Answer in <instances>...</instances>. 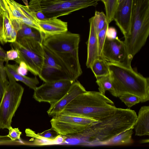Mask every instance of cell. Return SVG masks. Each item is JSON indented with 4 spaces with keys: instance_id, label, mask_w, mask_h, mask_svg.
Segmentation results:
<instances>
[{
    "instance_id": "obj_23",
    "label": "cell",
    "mask_w": 149,
    "mask_h": 149,
    "mask_svg": "<svg viewBox=\"0 0 149 149\" xmlns=\"http://www.w3.org/2000/svg\"><path fill=\"white\" fill-rule=\"evenodd\" d=\"M93 17L95 27L97 34L108 24L106 16L103 12L96 11Z\"/></svg>"
},
{
    "instance_id": "obj_17",
    "label": "cell",
    "mask_w": 149,
    "mask_h": 149,
    "mask_svg": "<svg viewBox=\"0 0 149 149\" xmlns=\"http://www.w3.org/2000/svg\"><path fill=\"white\" fill-rule=\"evenodd\" d=\"M18 66L17 64L11 65L9 64L8 62H6L4 68L6 72L11 75L16 81H21L29 88L35 90L39 84L38 78L36 76L32 78L19 74L17 71Z\"/></svg>"
},
{
    "instance_id": "obj_4",
    "label": "cell",
    "mask_w": 149,
    "mask_h": 149,
    "mask_svg": "<svg viewBox=\"0 0 149 149\" xmlns=\"http://www.w3.org/2000/svg\"><path fill=\"white\" fill-rule=\"evenodd\" d=\"M40 35L43 46L64 62L78 77L80 76L82 72L79 57V35L68 31L54 35Z\"/></svg>"
},
{
    "instance_id": "obj_2",
    "label": "cell",
    "mask_w": 149,
    "mask_h": 149,
    "mask_svg": "<svg viewBox=\"0 0 149 149\" xmlns=\"http://www.w3.org/2000/svg\"><path fill=\"white\" fill-rule=\"evenodd\" d=\"M112 88L109 91L119 97L125 93L138 96L141 103L149 100V79L143 76L131 66L108 62Z\"/></svg>"
},
{
    "instance_id": "obj_20",
    "label": "cell",
    "mask_w": 149,
    "mask_h": 149,
    "mask_svg": "<svg viewBox=\"0 0 149 149\" xmlns=\"http://www.w3.org/2000/svg\"><path fill=\"white\" fill-rule=\"evenodd\" d=\"M90 68L96 78L109 74L108 62L102 58H99L95 59L92 63Z\"/></svg>"
},
{
    "instance_id": "obj_36",
    "label": "cell",
    "mask_w": 149,
    "mask_h": 149,
    "mask_svg": "<svg viewBox=\"0 0 149 149\" xmlns=\"http://www.w3.org/2000/svg\"><path fill=\"white\" fill-rule=\"evenodd\" d=\"M35 14L37 18L40 20H44L48 19L44 15L41 11L35 12Z\"/></svg>"
},
{
    "instance_id": "obj_26",
    "label": "cell",
    "mask_w": 149,
    "mask_h": 149,
    "mask_svg": "<svg viewBox=\"0 0 149 149\" xmlns=\"http://www.w3.org/2000/svg\"><path fill=\"white\" fill-rule=\"evenodd\" d=\"M109 27V25L107 24L97 34L98 53L99 57L100 58H102V50L106 38V31Z\"/></svg>"
},
{
    "instance_id": "obj_34",
    "label": "cell",
    "mask_w": 149,
    "mask_h": 149,
    "mask_svg": "<svg viewBox=\"0 0 149 149\" xmlns=\"http://www.w3.org/2000/svg\"><path fill=\"white\" fill-rule=\"evenodd\" d=\"M3 14L0 13V42L3 44Z\"/></svg>"
},
{
    "instance_id": "obj_12",
    "label": "cell",
    "mask_w": 149,
    "mask_h": 149,
    "mask_svg": "<svg viewBox=\"0 0 149 149\" xmlns=\"http://www.w3.org/2000/svg\"><path fill=\"white\" fill-rule=\"evenodd\" d=\"M133 0H122L119 3L114 17L116 24L124 36L129 33Z\"/></svg>"
},
{
    "instance_id": "obj_30",
    "label": "cell",
    "mask_w": 149,
    "mask_h": 149,
    "mask_svg": "<svg viewBox=\"0 0 149 149\" xmlns=\"http://www.w3.org/2000/svg\"><path fill=\"white\" fill-rule=\"evenodd\" d=\"M11 49L6 52V56L7 61L13 60L15 61L18 57V53L17 51L11 47Z\"/></svg>"
},
{
    "instance_id": "obj_42",
    "label": "cell",
    "mask_w": 149,
    "mask_h": 149,
    "mask_svg": "<svg viewBox=\"0 0 149 149\" xmlns=\"http://www.w3.org/2000/svg\"><path fill=\"white\" fill-rule=\"evenodd\" d=\"M122 0H119V3Z\"/></svg>"
},
{
    "instance_id": "obj_31",
    "label": "cell",
    "mask_w": 149,
    "mask_h": 149,
    "mask_svg": "<svg viewBox=\"0 0 149 149\" xmlns=\"http://www.w3.org/2000/svg\"><path fill=\"white\" fill-rule=\"evenodd\" d=\"M117 35L116 29L113 27H109L106 31V38L110 40L113 39L117 37Z\"/></svg>"
},
{
    "instance_id": "obj_37",
    "label": "cell",
    "mask_w": 149,
    "mask_h": 149,
    "mask_svg": "<svg viewBox=\"0 0 149 149\" xmlns=\"http://www.w3.org/2000/svg\"><path fill=\"white\" fill-rule=\"evenodd\" d=\"M41 0H31L28 4L29 8H30L33 6L35 5Z\"/></svg>"
},
{
    "instance_id": "obj_8",
    "label": "cell",
    "mask_w": 149,
    "mask_h": 149,
    "mask_svg": "<svg viewBox=\"0 0 149 149\" xmlns=\"http://www.w3.org/2000/svg\"><path fill=\"white\" fill-rule=\"evenodd\" d=\"M43 47L45 59L38 75L41 80L45 82L77 80L78 77L64 62L46 47Z\"/></svg>"
},
{
    "instance_id": "obj_39",
    "label": "cell",
    "mask_w": 149,
    "mask_h": 149,
    "mask_svg": "<svg viewBox=\"0 0 149 149\" xmlns=\"http://www.w3.org/2000/svg\"><path fill=\"white\" fill-rule=\"evenodd\" d=\"M24 3L26 5V6L27 7H29L28 4V1L27 0H22Z\"/></svg>"
},
{
    "instance_id": "obj_29",
    "label": "cell",
    "mask_w": 149,
    "mask_h": 149,
    "mask_svg": "<svg viewBox=\"0 0 149 149\" xmlns=\"http://www.w3.org/2000/svg\"><path fill=\"white\" fill-rule=\"evenodd\" d=\"M9 133L7 136L13 141L19 139L22 132L18 128H13L11 126L8 128Z\"/></svg>"
},
{
    "instance_id": "obj_25",
    "label": "cell",
    "mask_w": 149,
    "mask_h": 149,
    "mask_svg": "<svg viewBox=\"0 0 149 149\" xmlns=\"http://www.w3.org/2000/svg\"><path fill=\"white\" fill-rule=\"evenodd\" d=\"M119 97L129 108L141 102L138 96L131 94H124L122 95Z\"/></svg>"
},
{
    "instance_id": "obj_6",
    "label": "cell",
    "mask_w": 149,
    "mask_h": 149,
    "mask_svg": "<svg viewBox=\"0 0 149 149\" xmlns=\"http://www.w3.org/2000/svg\"><path fill=\"white\" fill-rule=\"evenodd\" d=\"M100 0H41L29 8L41 12L47 19L57 18L89 6L96 7Z\"/></svg>"
},
{
    "instance_id": "obj_16",
    "label": "cell",
    "mask_w": 149,
    "mask_h": 149,
    "mask_svg": "<svg viewBox=\"0 0 149 149\" xmlns=\"http://www.w3.org/2000/svg\"><path fill=\"white\" fill-rule=\"evenodd\" d=\"M136 136L149 135V106H144L139 109L134 126Z\"/></svg>"
},
{
    "instance_id": "obj_7",
    "label": "cell",
    "mask_w": 149,
    "mask_h": 149,
    "mask_svg": "<svg viewBox=\"0 0 149 149\" xmlns=\"http://www.w3.org/2000/svg\"><path fill=\"white\" fill-rule=\"evenodd\" d=\"M9 83L0 104V129H8L20 104L24 88L14 78L6 73Z\"/></svg>"
},
{
    "instance_id": "obj_22",
    "label": "cell",
    "mask_w": 149,
    "mask_h": 149,
    "mask_svg": "<svg viewBox=\"0 0 149 149\" xmlns=\"http://www.w3.org/2000/svg\"><path fill=\"white\" fill-rule=\"evenodd\" d=\"M119 3V0H107L105 6L108 24L113 21L114 16Z\"/></svg>"
},
{
    "instance_id": "obj_9",
    "label": "cell",
    "mask_w": 149,
    "mask_h": 149,
    "mask_svg": "<svg viewBox=\"0 0 149 149\" xmlns=\"http://www.w3.org/2000/svg\"><path fill=\"white\" fill-rule=\"evenodd\" d=\"M98 122L60 113L53 116L50 121L52 127L60 135L63 136L79 133L89 125Z\"/></svg>"
},
{
    "instance_id": "obj_32",
    "label": "cell",
    "mask_w": 149,
    "mask_h": 149,
    "mask_svg": "<svg viewBox=\"0 0 149 149\" xmlns=\"http://www.w3.org/2000/svg\"><path fill=\"white\" fill-rule=\"evenodd\" d=\"M10 18L12 25L18 33V31L22 28V24H23L19 19L10 17Z\"/></svg>"
},
{
    "instance_id": "obj_40",
    "label": "cell",
    "mask_w": 149,
    "mask_h": 149,
    "mask_svg": "<svg viewBox=\"0 0 149 149\" xmlns=\"http://www.w3.org/2000/svg\"><path fill=\"white\" fill-rule=\"evenodd\" d=\"M102 1L104 4V6H105L106 4L107 0H100Z\"/></svg>"
},
{
    "instance_id": "obj_19",
    "label": "cell",
    "mask_w": 149,
    "mask_h": 149,
    "mask_svg": "<svg viewBox=\"0 0 149 149\" xmlns=\"http://www.w3.org/2000/svg\"><path fill=\"white\" fill-rule=\"evenodd\" d=\"M133 129L132 128L123 132L100 145L115 146L131 144L133 142L132 137Z\"/></svg>"
},
{
    "instance_id": "obj_43",
    "label": "cell",
    "mask_w": 149,
    "mask_h": 149,
    "mask_svg": "<svg viewBox=\"0 0 149 149\" xmlns=\"http://www.w3.org/2000/svg\"></svg>"
},
{
    "instance_id": "obj_3",
    "label": "cell",
    "mask_w": 149,
    "mask_h": 149,
    "mask_svg": "<svg viewBox=\"0 0 149 149\" xmlns=\"http://www.w3.org/2000/svg\"><path fill=\"white\" fill-rule=\"evenodd\" d=\"M116 108L114 103L105 95L99 91H87L74 98L60 113L100 122Z\"/></svg>"
},
{
    "instance_id": "obj_33",
    "label": "cell",
    "mask_w": 149,
    "mask_h": 149,
    "mask_svg": "<svg viewBox=\"0 0 149 149\" xmlns=\"http://www.w3.org/2000/svg\"><path fill=\"white\" fill-rule=\"evenodd\" d=\"M19 64L17 68V72L21 75H26L28 70L24 62H21Z\"/></svg>"
},
{
    "instance_id": "obj_15",
    "label": "cell",
    "mask_w": 149,
    "mask_h": 149,
    "mask_svg": "<svg viewBox=\"0 0 149 149\" xmlns=\"http://www.w3.org/2000/svg\"><path fill=\"white\" fill-rule=\"evenodd\" d=\"M38 24L42 30L41 33L54 35L68 31L67 22L57 18L48 19L44 20L39 19Z\"/></svg>"
},
{
    "instance_id": "obj_21",
    "label": "cell",
    "mask_w": 149,
    "mask_h": 149,
    "mask_svg": "<svg viewBox=\"0 0 149 149\" xmlns=\"http://www.w3.org/2000/svg\"><path fill=\"white\" fill-rule=\"evenodd\" d=\"M96 83L99 86V92L105 95L107 91H109L112 89V85L109 74L108 75L97 78Z\"/></svg>"
},
{
    "instance_id": "obj_38",
    "label": "cell",
    "mask_w": 149,
    "mask_h": 149,
    "mask_svg": "<svg viewBox=\"0 0 149 149\" xmlns=\"http://www.w3.org/2000/svg\"><path fill=\"white\" fill-rule=\"evenodd\" d=\"M149 142V139H146L141 140L140 141V143H148Z\"/></svg>"
},
{
    "instance_id": "obj_28",
    "label": "cell",
    "mask_w": 149,
    "mask_h": 149,
    "mask_svg": "<svg viewBox=\"0 0 149 149\" xmlns=\"http://www.w3.org/2000/svg\"><path fill=\"white\" fill-rule=\"evenodd\" d=\"M38 136L49 140L56 139L60 134L53 128L46 130L41 133H38Z\"/></svg>"
},
{
    "instance_id": "obj_35",
    "label": "cell",
    "mask_w": 149,
    "mask_h": 149,
    "mask_svg": "<svg viewBox=\"0 0 149 149\" xmlns=\"http://www.w3.org/2000/svg\"><path fill=\"white\" fill-rule=\"evenodd\" d=\"M12 141H13L7 135H0V144L8 143Z\"/></svg>"
},
{
    "instance_id": "obj_1",
    "label": "cell",
    "mask_w": 149,
    "mask_h": 149,
    "mask_svg": "<svg viewBox=\"0 0 149 149\" xmlns=\"http://www.w3.org/2000/svg\"><path fill=\"white\" fill-rule=\"evenodd\" d=\"M137 117L134 110L116 108L113 113L101 121L91 124L81 132L74 134L86 144L100 145L122 132L134 129Z\"/></svg>"
},
{
    "instance_id": "obj_27",
    "label": "cell",
    "mask_w": 149,
    "mask_h": 149,
    "mask_svg": "<svg viewBox=\"0 0 149 149\" xmlns=\"http://www.w3.org/2000/svg\"><path fill=\"white\" fill-rule=\"evenodd\" d=\"M7 77L4 67L0 66V104L9 83Z\"/></svg>"
},
{
    "instance_id": "obj_18",
    "label": "cell",
    "mask_w": 149,
    "mask_h": 149,
    "mask_svg": "<svg viewBox=\"0 0 149 149\" xmlns=\"http://www.w3.org/2000/svg\"><path fill=\"white\" fill-rule=\"evenodd\" d=\"M6 11L3 14L2 38L3 44L12 43L17 39V32L12 25L8 10L6 7Z\"/></svg>"
},
{
    "instance_id": "obj_10",
    "label": "cell",
    "mask_w": 149,
    "mask_h": 149,
    "mask_svg": "<svg viewBox=\"0 0 149 149\" xmlns=\"http://www.w3.org/2000/svg\"><path fill=\"white\" fill-rule=\"evenodd\" d=\"M75 81L63 80L45 82L34 90L33 97L39 102H47L51 104L60 100Z\"/></svg>"
},
{
    "instance_id": "obj_41",
    "label": "cell",
    "mask_w": 149,
    "mask_h": 149,
    "mask_svg": "<svg viewBox=\"0 0 149 149\" xmlns=\"http://www.w3.org/2000/svg\"><path fill=\"white\" fill-rule=\"evenodd\" d=\"M0 13H1L2 14H3V11L2 9L1 8L0 6Z\"/></svg>"
},
{
    "instance_id": "obj_14",
    "label": "cell",
    "mask_w": 149,
    "mask_h": 149,
    "mask_svg": "<svg viewBox=\"0 0 149 149\" xmlns=\"http://www.w3.org/2000/svg\"><path fill=\"white\" fill-rule=\"evenodd\" d=\"M90 31L89 38L86 42L87 48V58L86 65L90 68L93 61L99 57L97 34L95 27L93 16L89 20Z\"/></svg>"
},
{
    "instance_id": "obj_24",
    "label": "cell",
    "mask_w": 149,
    "mask_h": 149,
    "mask_svg": "<svg viewBox=\"0 0 149 149\" xmlns=\"http://www.w3.org/2000/svg\"><path fill=\"white\" fill-rule=\"evenodd\" d=\"M32 28L23 24L22 28L17 33V39L24 37H29L35 38L40 41V32L37 30L33 31Z\"/></svg>"
},
{
    "instance_id": "obj_13",
    "label": "cell",
    "mask_w": 149,
    "mask_h": 149,
    "mask_svg": "<svg viewBox=\"0 0 149 149\" xmlns=\"http://www.w3.org/2000/svg\"><path fill=\"white\" fill-rule=\"evenodd\" d=\"M87 91L79 81L76 80L73 83L67 93L60 100L50 104L47 111L48 115L53 116L60 113L74 98Z\"/></svg>"
},
{
    "instance_id": "obj_11",
    "label": "cell",
    "mask_w": 149,
    "mask_h": 149,
    "mask_svg": "<svg viewBox=\"0 0 149 149\" xmlns=\"http://www.w3.org/2000/svg\"><path fill=\"white\" fill-rule=\"evenodd\" d=\"M102 58L107 61L127 66H131L124 42L117 37L113 39L106 38L102 52Z\"/></svg>"
},
{
    "instance_id": "obj_5",
    "label": "cell",
    "mask_w": 149,
    "mask_h": 149,
    "mask_svg": "<svg viewBox=\"0 0 149 149\" xmlns=\"http://www.w3.org/2000/svg\"><path fill=\"white\" fill-rule=\"evenodd\" d=\"M11 43V47L18 53V57L15 61L18 64L24 62L28 71L38 76L45 59L44 49L40 41L34 38L24 37Z\"/></svg>"
}]
</instances>
